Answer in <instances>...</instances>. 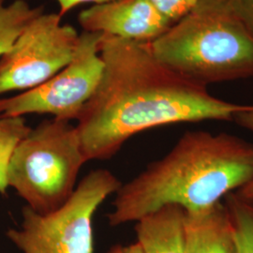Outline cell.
Returning <instances> with one entry per match:
<instances>
[{"label":"cell","mask_w":253,"mask_h":253,"mask_svg":"<svg viewBox=\"0 0 253 253\" xmlns=\"http://www.w3.org/2000/svg\"><path fill=\"white\" fill-rule=\"evenodd\" d=\"M100 84L77 119L87 162L110 160L136 134L158 126L207 120L234 121L251 108L212 95L161 62L149 43L104 35Z\"/></svg>","instance_id":"6da1fadb"},{"label":"cell","mask_w":253,"mask_h":253,"mask_svg":"<svg viewBox=\"0 0 253 253\" xmlns=\"http://www.w3.org/2000/svg\"><path fill=\"white\" fill-rule=\"evenodd\" d=\"M253 177V144L228 133L188 131L163 159L116 192L110 226L137 221L169 205L194 214L216 207Z\"/></svg>","instance_id":"7a4b0ae2"},{"label":"cell","mask_w":253,"mask_h":253,"mask_svg":"<svg viewBox=\"0 0 253 253\" xmlns=\"http://www.w3.org/2000/svg\"><path fill=\"white\" fill-rule=\"evenodd\" d=\"M149 46L161 62L206 86L253 77V37L227 0H203Z\"/></svg>","instance_id":"3957f363"},{"label":"cell","mask_w":253,"mask_h":253,"mask_svg":"<svg viewBox=\"0 0 253 253\" xmlns=\"http://www.w3.org/2000/svg\"><path fill=\"white\" fill-rule=\"evenodd\" d=\"M76 125L52 118L25 136L10 157L7 182L40 214L60 208L72 196L84 163Z\"/></svg>","instance_id":"277c9868"},{"label":"cell","mask_w":253,"mask_h":253,"mask_svg":"<svg viewBox=\"0 0 253 253\" xmlns=\"http://www.w3.org/2000/svg\"><path fill=\"white\" fill-rule=\"evenodd\" d=\"M122 183L107 169L88 172L59 208L40 214L26 206L19 229L6 236L23 253H93V217Z\"/></svg>","instance_id":"5b68a950"},{"label":"cell","mask_w":253,"mask_h":253,"mask_svg":"<svg viewBox=\"0 0 253 253\" xmlns=\"http://www.w3.org/2000/svg\"><path fill=\"white\" fill-rule=\"evenodd\" d=\"M102 33L83 31L73 60L52 78L12 97H0V118L30 114L77 120L100 84L104 63L100 55Z\"/></svg>","instance_id":"8992f818"},{"label":"cell","mask_w":253,"mask_h":253,"mask_svg":"<svg viewBox=\"0 0 253 253\" xmlns=\"http://www.w3.org/2000/svg\"><path fill=\"white\" fill-rule=\"evenodd\" d=\"M57 12L31 20L0 57V95L26 91L52 78L73 60L79 33Z\"/></svg>","instance_id":"52a82bcc"},{"label":"cell","mask_w":253,"mask_h":253,"mask_svg":"<svg viewBox=\"0 0 253 253\" xmlns=\"http://www.w3.org/2000/svg\"><path fill=\"white\" fill-rule=\"evenodd\" d=\"M78 22L84 31L99 32L150 43L172 26L149 0H118L83 9Z\"/></svg>","instance_id":"ba28073f"},{"label":"cell","mask_w":253,"mask_h":253,"mask_svg":"<svg viewBox=\"0 0 253 253\" xmlns=\"http://www.w3.org/2000/svg\"><path fill=\"white\" fill-rule=\"evenodd\" d=\"M134 229L144 253H187L186 212L179 206L159 208L137 220Z\"/></svg>","instance_id":"9c48e42d"},{"label":"cell","mask_w":253,"mask_h":253,"mask_svg":"<svg viewBox=\"0 0 253 253\" xmlns=\"http://www.w3.org/2000/svg\"><path fill=\"white\" fill-rule=\"evenodd\" d=\"M187 253H236L223 202L201 213H186Z\"/></svg>","instance_id":"30bf717a"},{"label":"cell","mask_w":253,"mask_h":253,"mask_svg":"<svg viewBox=\"0 0 253 253\" xmlns=\"http://www.w3.org/2000/svg\"><path fill=\"white\" fill-rule=\"evenodd\" d=\"M44 6H30L27 1L0 0V57L14 43L28 23L44 12Z\"/></svg>","instance_id":"8fae6325"},{"label":"cell","mask_w":253,"mask_h":253,"mask_svg":"<svg viewBox=\"0 0 253 253\" xmlns=\"http://www.w3.org/2000/svg\"><path fill=\"white\" fill-rule=\"evenodd\" d=\"M231 221L236 253H253V203L235 192L224 199Z\"/></svg>","instance_id":"7c38bea8"},{"label":"cell","mask_w":253,"mask_h":253,"mask_svg":"<svg viewBox=\"0 0 253 253\" xmlns=\"http://www.w3.org/2000/svg\"><path fill=\"white\" fill-rule=\"evenodd\" d=\"M24 117L0 118V193L6 194L9 188L7 172L10 157L19 142L30 131Z\"/></svg>","instance_id":"4fadbf2b"},{"label":"cell","mask_w":253,"mask_h":253,"mask_svg":"<svg viewBox=\"0 0 253 253\" xmlns=\"http://www.w3.org/2000/svg\"><path fill=\"white\" fill-rule=\"evenodd\" d=\"M172 25L178 22L203 0H149Z\"/></svg>","instance_id":"5bb4252c"},{"label":"cell","mask_w":253,"mask_h":253,"mask_svg":"<svg viewBox=\"0 0 253 253\" xmlns=\"http://www.w3.org/2000/svg\"><path fill=\"white\" fill-rule=\"evenodd\" d=\"M234 122L253 133V105L251 108L237 114L234 119ZM235 193L243 199L253 203V177L241 189L235 191Z\"/></svg>","instance_id":"9a60e30c"},{"label":"cell","mask_w":253,"mask_h":253,"mask_svg":"<svg viewBox=\"0 0 253 253\" xmlns=\"http://www.w3.org/2000/svg\"><path fill=\"white\" fill-rule=\"evenodd\" d=\"M227 2L253 37V0H227Z\"/></svg>","instance_id":"2e32d148"},{"label":"cell","mask_w":253,"mask_h":253,"mask_svg":"<svg viewBox=\"0 0 253 253\" xmlns=\"http://www.w3.org/2000/svg\"><path fill=\"white\" fill-rule=\"evenodd\" d=\"M54 1L58 5L57 13L63 18L69 11L75 9L76 7L80 6L82 4L93 3L94 5H96V4H103V3H108L113 1H118V0H54Z\"/></svg>","instance_id":"e0dca14e"},{"label":"cell","mask_w":253,"mask_h":253,"mask_svg":"<svg viewBox=\"0 0 253 253\" xmlns=\"http://www.w3.org/2000/svg\"><path fill=\"white\" fill-rule=\"evenodd\" d=\"M106 253H144L142 251L141 246L138 244V242L132 244L126 245H115L112 248H110Z\"/></svg>","instance_id":"ac0fdd59"},{"label":"cell","mask_w":253,"mask_h":253,"mask_svg":"<svg viewBox=\"0 0 253 253\" xmlns=\"http://www.w3.org/2000/svg\"><path fill=\"white\" fill-rule=\"evenodd\" d=\"M22 1H28V0H22Z\"/></svg>","instance_id":"d6986e66"}]
</instances>
